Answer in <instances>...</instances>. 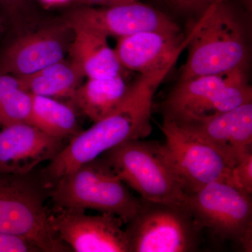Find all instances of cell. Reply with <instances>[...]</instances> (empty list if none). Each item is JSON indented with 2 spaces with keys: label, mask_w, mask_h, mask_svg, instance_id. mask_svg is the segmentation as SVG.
I'll return each instance as SVG.
<instances>
[{
  "label": "cell",
  "mask_w": 252,
  "mask_h": 252,
  "mask_svg": "<svg viewBox=\"0 0 252 252\" xmlns=\"http://www.w3.org/2000/svg\"><path fill=\"white\" fill-rule=\"evenodd\" d=\"M49 223L68 248L77 252H129L124 222L109 214L91 216L76 209H55Z\"/></svg>",
  "instance_id": "12"
},
{
  "label": "cell",
  "mask_w": 252,
  "mask_h": 252,
  "mask_svg": "<svg viewBox=\"0 0 252 252\" xmlns=\"http://www.w3.org/2000/svg\"><path fill=\"white\" fill-rule=\"evenodd\" d=\"M65 21L90 28L107 38L120 39L147 31L183 33L167 15L141 1L99 7L85 5L69 12Z\"/></svg>",
  "instance_id": "10"
},
{
  "label": "cell",
  "mask_w": 252,
  "mask_h": 252,
  "mask_svg": "<svg viewBox=\"0 0 252 252\" xmlns=\"http://www.w3.org/2000/svg\"><path fill=\"white\" fill-rule=\"evenodd\" d=\"M248 72L239 69L178 81L160 105L163 120L182 125L252 102Z\"/></svg>",
  "instance_id": "4"
},
{
  "label": "cell",
  "mask_w": 252,
  "mask_h": 252,
  "mask_svg": "<svg viewBox=\"0 0 252 252\" xmlns=\"http://www.w3.org/2000/svg\"><path fill=\"white\" fill-rule=\"evenodd\" d=\"M185 203L200 229L252 252V195L218 180L189 193Z\"/></svg>",
  "instance_id": "8"
},
{
  "label": "cell",
  "mask_w": 252,
  "mask_h": 252,
  "mask_svg": "<svg viewBox=\"0 0 252 252\" xmlns=\"http://www.w3.org/2000/svg\"><path fill=\"white\" fill-rule=\"evenodd\" d=\"M32 100L17 77L0 70V125L29 124Z\"/></svg>",
  "instance_id": "20"
},
{
  "label": "cell",
  "mask_w": 252,
  "mask_h": 252,
  "mask_svg": "<svg viewBox=\"0 0 252 252\" xmlns=\"http://www.w3.org/2000/svg\"><path fill=\"white\" fill-rule=\"evenodd\" d=\"M168 72L140 74L115 112L73 136L43 170L44 187L50 188L64 176L126 141L148 137L152 131L154 94Z\"/></svg>",
  "instance_id": "1"
},
{
  "label": "cell",
  "mask_w": 252,
  "mask_h": 252,
  "mask_svg": "<svg viewBox=\"0 0 252 252\" xmlns=\"http://www.w3.org/2000/svg\"><path fill=\"white\" fill-rule=\"evenodd\" d=\"M0 233L26 239L39 252L69 251L50 225L41 189L25 175L0 174Z\"/></svg>",
  "instance_id": "7"
},
{
  "label": "cell",
  "mask_w": 252,
  "mask_h": 252,
  "mask_svg": "<svg viewBox=\"0 0 252 252\" xmlns=\"http://www.w3.org/2000/svg\"><path fill=\"white\" fill-rule=\"evenodd\" d=\"M175 7L187 14L201 16L209 8L223 0H168Z\"/></svg>",
  "instance_id": "24"
},
{
  "label": "cell",
  "mask_w": 252,
  "mask_h": 252,
  "mask_svg": "<svg viewBox=\"0 0 252 252\" xmlns=\"http://www.w3.org/2000/svg\"><path fill=\"white\" fill-rule=\"evenodd\" d=\"M32 98L30 124L63 140L80 132L77 114L70 106L46 96L32 94Z\"/></svg>",
  "instance_id": "19"
},
{
  "label": "cell",
  "mask_w": 252,
  "mask_h": 252,
  "mask_svg": "<svg viewBox=\"0 0 252 252\" xmlns=\"http://www.w3.org/2000/svg\"><path fill=\"white\" fill-rule=\"evenodd\" d=\"M0 23H1V16H0Z\"/></svg>",
  "instance_id": "27"
},
{
  "label": "cell",
  "mask_w": 252,
  "mask_h": 252,
  "mask_svg": "<svg viewBox=\"0 0 252 252\" xmlns=\"http://www.w3.org/2000/svg\"><path fill=\"white\" fill-rule=\"evenodd\" d=\"M84 77L72 60L64 59L30 75L18 78L24 89L31 94L72 98Z\"/></svg>",
  "instance_id": "18"
},
{
  "label": "cell",
  "mask_w": 252,
  "mask_h": 252,
  "mask_svg": "<svg viewBox=\"0 0 252 252\" xmlns=\"http://www.w3.org/2000/svg\"><path fill=\"white\" fill-rule=\"evenodd\" d=\"M161 130L167 157L187 193L227 180L231 167L216 149L170 121L163 120Z\"/></svg>",
  "instance_id": "9"
},
{
  "label": "cell",
  "mask_w": 252,
  "mask_h": 252,
  "mask_svg": "<svg viewBox=\"0 0 252 252\" xmlns=\"http://www.w3.org/2000/svg\"><path fill=\"white\" fill-rule=\"evenodd\" d=\"M44 2L49 3V4H59V3L64 2L68 0H42Z\"/></svg>",
  "instance_id": "26"
},
{
  "label": "cell",
  "mask_w": 252,
  "mask_h": 252,
  "mask_svg": "<svg viewBox=\"0 0 252 252\" xmlns=\"http://www.w3.org/2000/svg\"><path fill=\"white\" fill-rule=\"evenodd\" d=\"M39 252V250L21 237L0 233V252Z\"/></svg>",
  "instance_id": "23"
},
{
  "label": "cell",
  "mask_w": 252,
  "mask_h": 252,
  "mask_svg": "<svg viewBox=\"0 0 252 252\" xmlns=\"http://www.w3.org/2000/svg\"><path fill=\"white\" fill-rule=\"evenodd\" d=\"M69 24L73 38L68 53L84 77L100 79L124 75L126 69L109 45L107 36L82 25Z\"/></svg>",
  "instance_id": "16"
},
{
  "label": "cell",
  "mask_w": 252,
  "mask_h": 252,
  "mask_svg": "<svg viewBox=\"0 0 252 252\" xmlns=\"http://www.w3.org/2000/svg\"><path fill=\"white\" fill-rule=\"evenodd\" d=\"M0 132V174L26 175L50 160L65 146L28 123L3 126Z\"/></svg>",
  "instance_id": "13"
},
{
  "label": "cell",
  "mask_w": 252,
  "mask_h": 252,
  "mask_svg": "<svg viewBox=\"0 0 252 252\" xmlns=\"http://www.w3.org/2000/svg\"><path fill=\"white\" fill-rule=\"evenodd\" d=\"M102 157L143 200L185 202L188 193L169 160L164 144L143 139L126 141Z\"/></svg>",
  "instance_id": "5"
},
{
  "label": "cell",
  "mask_w": 252,
  "mask_h": 252,
  "mask_svg": "<svg viewBox=\"0 0 252 252\" xmlns=\"http://www.w3.org/2000/svg\"><path fill=\"white\" fill-rule=\"evenodd\" d=\"M79 1L86 6H108L141 1V0H79Z\"/></svg>",
  "instance_id": "25"
},
{
  "label": "cell",
  "mask_w": 252,
  "mask_h": 252,
  "mask_svg": "<svg viewBox=\"0 0 252 252\" xmlns=\"http://www.w3.org/2000/svg\"><path fill=\"white\" fill-rule=\"evenodd\" d=\"M187 44L183 33L142 32L118 39L114 51L124 69L150 75L170 72Z\"/></svg>",
  "instance_id": "14"
},
{
  "label": "cell",
  "mask_w": 252,
  "mask_h": 252,
  "mask_svg": "<svg viewBox=\"0 0 252 252\" xmlns=\"http://www.w3.org/2000/svg\"><path fill=\"white\" fill-rule=\"evenodd\" d=\"M178 126L216 149L231 167L252 151V102Z\"/></svg>",
  "instance_id": "15"
},
{
  "label": "cell",
  "mask_w": 252,
  "mask_h": 252,
  "mask_svg": "<svg viewBox=\"0 0 252 252\" xmlns=\"http://www.w3.org/2000/svg\"><path fill=\"white\" fill-rule=\"evenodd\" d=\"M0 10L12 28L21 33L34 26L39 15L34 0H0Z\"/></svg>",
  "instance_id": "21"
},
{
  "label": "cell",
  "mask_w": 252,
  "mask_h": 252,
  "mask_svg": "<svg viewBox=\"0 0 252 252\" xmlns=\"http://www.w3.org/2000/svg\"><path fill=\"white\" fill-rule=\"evenodd\" d=\"M188 55L179 81L250 68L248 28L231 4L223 0L201 15L187 36Z\"/></svg>",
  "instance_id": "2"
},
{
  "label": "cell",
  "mask_w": 252,
  "mask_h": 252,
  "mask_svg": "<svg viewBox=\"0 0 252 252\" xmlns=\"http://www.w3.org/2000/svg\"><path fill=\"white\" fill-rule=\"evenodd\" d=\"M130 86L124 76L88 79L73 94L72 99L81 112L94 123L116 110L125 100Z\"/></svg>",
  "instance_id": "17"
},
{
  "label": "cell",
  "mask_w": 252,
  "mask_h": 252,
  "mask_svg": "<svg viewBox=\"0 0 252 252\" xmlns=\"http://www.w3.org/2000/svg\"><path fill=\"white\" fill-rule=\"evenodd\" d=\"M245 193H252V151L245 154L230 169L225 180Z\"/></svg>",
  "instance_id": "22"
},
{
  "label": "cell",
  "mask_w": 252,
  "mask_h": 252,
  "mask_svg": "<svg viewBox=\"0 0 252 252\" xmlns=\"http://www.w3.org/2000/svg\"><path fill=\"white\" fill-rule=\"evenodd\" d=\"M72 38L66 21L21 33L0 52V70L17 77L38 72L64 59Z\"/></svg>",
  "instance_id": "11"
},
{
  "label": "cell",
  "mask_w": 252,
  "mask_h": 252,
  "mask_svg": "<svg viewBox=\"0 0 252 252\" xmlns=\"http://www.w3.org/2000/svg\"><path fill=\"white\" fill-rule=\"evenodd\" d=\"M51 189L55 209H86L129 221L140 206L137 199L102 157L84 164L58 180Z\"/></svg>",
  "instance_id": "3"
},
{
  "label": "cell",
  "mask_w": 252,
  "mask_h": 252,
  "mask_svg": "<svg viewBox=\"0 0 252 252\" xmlns=\"http://www.w3.org/2000/svg\"><path fill=\"white\" fill-rule=\"evenodd\" d=\"M201 231L185 202L142 198L140 208L125 229L129 252H195Z\"/></svg>",
  "instance_id": "6"
}]
</instances>
